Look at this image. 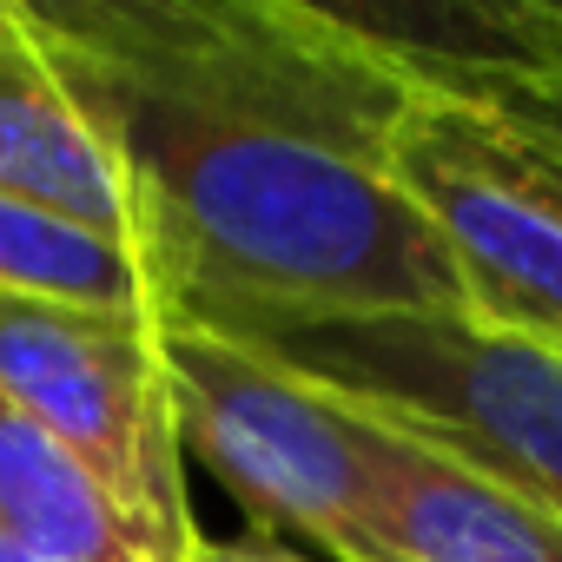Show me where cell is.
<instances>
[{
	"label": "cell",
	"instance_id": "cell-1",
	"mask_svg": "<svg viewBox=\"0 0 562 562\" xmlns=\"http://www.w3.org/2000/svg\"><path fill=\"white\" fill-rule=\"evenodd\" d=\"M126 172L159 318L225 338L463 312L391 179L417 87L318 0H27Z\"/></svg>",
	"mask_w": 562,
	"mask_h": 562
},
{
	"label": "cell",
	"instance_id": "cell-2",
	"mask_svg": "<svg viewBox=\"0 0 562 562\" xmlns=\"http://www.w3.org/2000/svg\"><path fill=\"white\" fill-rule=\"evenodd\" d=\"M238 345L562 522V351L463 312H378L245 331Z\"/></svg>",
	"mask_w": 562,
	"mask_h": 562
},
{
	"label": "cell",
	"instance_id": "cell-3",
	"mask_svg": "<svg viewBox=\"0 0 562 562\" xmlns=\"http://www.w3.org/2000/svg\"><path fill=\"white\" fill-rule=\"evenodd\" d=\"M391 179L430 225L463 318L562 351V146L490 100L417 93Z\"/></svg>",
	"mask_w": 562,
	"mask_h": 562
},
{
	"label": "cell",
	"instance_id": "cell-4",
	"mask_svg": "<svg viewBox=\"0 0 562 562\" xmlns=\"http://www.w3.org/2000/svg\"><path fill=\"white\" fill-rule=\"evenodd\" d=\"M0 397L60 437L172 562H199L159 318L0 292Z\"/></svg>",
	"mask_w": 562,
	"mask_h": 562
},
{
	"label": "cell",
	"instance_id": "cell-5",
	"mask_svg": "<svg viewBox=\"0 0 562 562\" xmlns=\"http://www.w3.org/2000/svg\"><path fill=\"white\" fill-rule=\"evenodd\" d=\"M159 358L179 450L199 457L265 536L292 529L331 562L364 555V463L331 391L186 318H159Z\"/></svg>",
	"mask_w": 562,
	"mask_h": 562
},
{
	"label": "cell",
	"instance_id": "cell-6",
	"mask_svg": "<svg viewBox=\"0 0 562 562\" xmlns=\"http://www.w3.org/2000/svg\"><path fill=\"white\" fill-rule=\"evenodd\" d=\"M345 404V397H338ZM364 463L358 562H562V522L397 424L345 404Z\"/></svg>",
	"mask_w": 562,
	"mask_h": 562
},
{
	"label": "cell",
	"instance_id": "cell-7",
	"mask_svg": "<svg viewBox=\"0 0 562 562\" xmlns=\"http://www.w3.org/2000/svg\"><path fill=\"white\" fill-rule=\"evenodd\" d=\"M0 192L139 245L126 172L34 34L27 0H0Z\"/></svg>",
	"mask_w": 562,
	"mask_h": 562
},
{
	"label": "cell",
	"instance_id": "cell-8",
	"mask_svg": "<svg viewBox=\"0 0 562 562\" xmlns=\"http://www.w3.org/2000/svg\"><path fill=\"white\" fill-rule=\"evenodd\" d=\"M417 93L522 100L562 93V0H384L338 8Z\"/></svg>",
	"mask_w": 562,
	"mask_h": 562
},
{
	"label": "cell",
	"instance_id": "cell-9",
	"mask_svg": "<svg viewBox=\"0 0 562 562\" xmlns=\"http://www.w3.org/2000/svg\"><path fill=\"white\" fill-rule=\"evenodd\" d=\"M0 542L47 562H172L139 516L41 424L0 397Z\"/></svg>",
	"mask_w": 562,
	"mask_h": 562
},
{
	"label": "cell",
	"instance_id": "cell-10",
	"mask_svg": "<svg viewBox=\"0 0 562 562\" xmlns=\"http://www.w3.org/2000/svg\"><path fill=\"white\" fill-rule=\"evenodd\" d=\"M0 292L159 318V278L139 245L0 192Z\"/></svg>",
	"mask_w": 562,
	"mask_h": 562
},
{
	"label": "cell",
	"instance_id": "cell-11",
	"mask_svg": "<svg viewBox=\"0 0 562 562\" xmlns=\"http://www.w3.org/2000/svg\"><path fill=\"white\" fill-rule=\"evenodd\" d=\"M503 113H516L522 126H536L549 146H562V93H522V100H490Z\"/></svg>",
	"mask_w": 562,
	"mask_h": 562
},
{
	"label": "cell",
	"instance_id": "cell-12",
	"mask_svg": "<svg viewBox=\"0 0 562 562\" xmlns=\"http://www.w3.org/2000/svg\"><path fill=\"white\" fill-rule=\"evenodd\" d=\"M199 562H305V555H292L271 536H245V542H199Z\"/></svg>",
	"mask_w": 562,
	"mask_h": 562
}]
</instances>
